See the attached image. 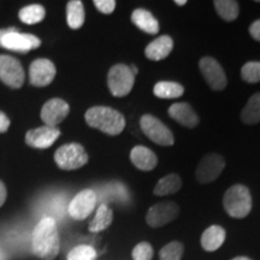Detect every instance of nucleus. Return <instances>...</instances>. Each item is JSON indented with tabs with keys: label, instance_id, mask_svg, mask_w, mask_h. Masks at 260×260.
I'll return each mask as SVG.
<instances>
[{
	"label": "nucleus",
	"instance_id": "f257e3e1",
	"mask_svg": "<svg viewBox=\"0 0 260 260\" xmlns=\"http://www.w3.org/2000/svg\"><path fill=\"white\" fill-rule=\"evenodd\" d=\"M59 233L56 220L51 217H45L32 232V253L42 260H54L59 253Z\"/></svg>",
	"mask_w": 260,
	"mask_h": 260
},
{
	"label": "nucleus",
	"instance_id": "f03ea898",
	"mask_svg": "<svg viewBox=\"0 0 260 260\" xmlns=\"http://www.w3.org/2000/svg\"><path fill=\"white\" fill-rule=\"evenodd\" d=\"M87 124L109 135H118L125 128V118L121 112L112 107L94 106L87 110Z\"/></svg>",
	"mask_w": 260,
	"mask_h": 260
},
{
	"label": "nucleus",
	"instance_id": "7ed1b4c3",
	"mask_svg": "<svg viewBox=\"0 0 260 260\" xmlns=\"http://www.w3.org/2000/svg\"><path fill=\"white\" fill-rule=\"evenodd\" d=\"M223 206L233 218H245L252 210L251 191L242 184L232 186L224 194Z\"/></svg>",
	"mask_w": 260,
	"mask_h": 260
},
{
	"label": "nucleus",
	"instance_id": "20e7f679",
	"mask_svg": "<svg viewBox=\"0 0 260 260\" xmlns=\"http://www.w3.org/2000/svg\"><path fill=\"white\" fill-rule=\"evenodd\" d=\"M41 40L32 34L19 32L15 28L0 30V47L9 51L27 53V52L40 47Z\"/></svg>",
	"mask_w": 260,
	"mask_h": 260
},
{
	"label": "nucleus",
	"instance_id": "39448f33",
	"mask_svg": "<svg viewBox=\"0 0 260 260\" xmlns=\"http://www.w3.org/2000/svg\"><path fill=\"white\" fill-rule=\"evenodd\" d=\"M88 159L83 146L76 142L63 145L54 153V161L61 170H76L86 165Z\"/></svg>",
	"mask_w": 260,
	"mask_h": 260
},
{
	"label": "nucleus",
	"instance_id": "423d86ee",
	"mask_svg": "<svg viewBox=\"0 0 260 260\" xmlns=\"http://www.w3.org/2000/svg\"><path fill=\"white\" fill-rule=\"evenodd\" d=\"M135 76L129 65L116 64L107 74V86L113 96H125L134 87Z\"/></svg>",
	"mask_w": 260,
	"mask_h": 260
},
{
	"label": "nucleus",
	"instance_id": "0eeeda50",
	"mask_svg": "<svg viewBox=\"0 0 260 260\" xmlns=\"http://www.w3.org/2000/svg\"><path fill=\"white\" fill-rule=\"evenodd\" d=\"M140 126L144 134L160 146H172L175 142L174 134L160 119L152 115H144L140 118Z\"/></svg>",
	"mask_w": 260,
	"mask_h": 260
},
{
	"label": "nucleus",
	"instance_id": "6e6552de",
	"mask_svg": "<svg viewBox=\"0 0 260 260\" xmlns=\"http://www.w3.org/2000/svg\"><path fill=\"white\" fill-rule=\"evenodd\" d=\"M225 168V160L218 153H210L203 157L197 170L195 178L199 183H210L216 181Z\"/></svg>",
	"mask_w": 260,
	"mask_h": 260
},
{
	"label": "nucleus",
	"instance_id": "1a4fd4ad",
	"mask_svg": "<svg viewBox=\"0 0 260 260\" xmlns=\"http://www.w3.org/2000/svg\"><path fill=\"white\" fill-rule=\"evenodd\" d=\"M23 67L16 58L2 54L0 56V80L11 88H21L24 83Z\"/></svg>",
	"mask_w": 260,
	"mask_h": 260
},
{
	"label": "nucleus",
	"instance_id": "9d476101",
	"mask_svg": "<svg viewBox=\"0 0 260 260\" xmlns=\"http://www.w3.org/2000/svg\"><path fill=\"white\" fill-rule=\"evenodd\" d=\"M180 214V207L172 201H161L149 207L146 222L151 228H160L171 223Z\"/></svg>",
	"mask_w": 260,
	"mask_h": 260
},
{
	"label": "nucleus",
	"instance_id": "9b49d317",
	"mask_svg": "<svg viewBox=\"0 0 260 260\" xmlns=\"http://www.w3.org/2000/svg\"><path fill=\"white\" fill-rule=\"evenodd\" d=\"M199 68L204 79L211 87V89L223 90L226 87V75L222 65L212 57H204L199 61Z\"/></svg>",
	"mask_w": 260,
	"mask_h": 260
},
{
	"label": "nucleus",
	"instance_id": "f8f14e48",
	"mask_svg": "<svg viewBox=\"0 0 260 260\" xmlns=\"http://www.w3.org/2000/svg\"><path fill=\"white\" fill-rule=\"evenodd\" d=\"M96 204V194L92 189L81 190L70 201L68 212L71 218L76 220H83L93 212Z\"/></svg>",
	"mask_w": 260,
	"mask_h": 260
},
{
	"label": "nucleus",
	"instance_id": "ddd939ff",
	"mask_svg": "<svg viewBox=\"0 0 260 260\" xmlns=\"http://www.w3.org/2000/svg\"><path fill=\"white\" fill-rule=\"evenodd\" d=\"M70 112V106L65 100L54 98L48 100L41 109V119L44 121L45 125L57 126L67 118Z\"/></svg>",
	"mask_w": 260,
	"mask_h": 260
},
{
	"label": "nucleus",
	"instance_id": "4468645a",
	"mask_svg": "<svg viewBox=\"0 0 260 260\" xmlns=\"http://www.w3.org/2000/svg\"><path fill=\"white\" fill-rule=\"evenodd\" d=\"M60 136V130L57 126H40V128L31 129L25 134V144L29 147L46 149L51 147Z\"/></svg>",
	"mask_w": 260,
	"mask_h": 260
},
{
	"label": "nucleus",
	"instance_id": "2eb2a0df",
	"mask_svg": "<svg viewBox=\"0 0 260 260\" xmlns=\"http://www.w3.org/2000/svg\"><path fill=\"white\" fill-rule=\"evenodd\" d=\"M56 67L48 59H37L29 68V80L35 87H46L54 80Z\"/></svg>",
	"mask_w": 260,
	"mask_h": 260
},
{
	"label": "nucleus",
	"instance_id": "dca6fc26",
	"mask_svg": "<svg viewBox=\"0 0 260 260\" xmlns=\"http://www.w3.org/2000/svg\"><path fill=\"white\" fill-rule=\"evenodd\" d=\"M169 116L171 117L174 121L180 123L181 125L186 126V128L193 129L199 124L200 119L198 117L197 112L194 111L188 103H175L169 107L168 110Z\"/></svg>",
	"mask_w": 260,
	"mask_h": 260
},
{
	"label": "nucleus",
	"instance_id": "f3484780",
	"mask_svg": "<svg viewBox=\"0 0 260 260\" xmlns=\"http://www.w3.org/2000/svg\"><path fill=\"white\" fill-rule=\"evenodd\" d=\"M174 48V40L169 35H161L147 45L145 48V56L149 60L159 61L165 59Z\"/></svg>",
	"mask_w": 260,
	"mask_h": 260
},
{
	"label": "nucleus",
	"instance_id": "a211bd4d",
	"mask_svg": "<svg viewBox=\"0 0 260 260\" xmlns=\"http://www.w3.org/2000/svg\"><path fill=\"white\" fill-rule=\"evenodd\" d=\"M130 160L136 169L141 171L153 170L158 164V158L154 152L145 146H135L130 152Z\"/></svg>",
	"mask_w": 260,
	"mask_h": 260
},
{
	"label": "nucleus",
	"instance_id": "6ab92c4d",
	"mask_svg": "<svg viewBox=\"0 0 260 260\" xmlns=\"http://www.w3.org/2000/svg\"><path fill=\"white\" fill-rule=\"evenodd\" d=\"M225 230L220 225H211L201 235V246L205 251L214 252L225 241Z\"/></svg>",
	"mask_w": 260,
	"mask_h": 260
},
{
	"label": "nucleus",
	"instance_id": "aec40b11",
	"mask_svg": "<svg viewBox=\"0 0 260 260\" xmlns=\"http://www.w3.org/2000/svg\"><path fill=\"white\" fill-rule=\"evenodd\" d=\"M132 22L139 29L149 35H154L159 32V23L157 18L145 9L134 10V12L132 14Z\"/></svg>",
	"mask_w": 260,
	"mask_h": 260
},
{
	"label": "nucleus",
	"instance_id": "412c9836",
	"mask_svg": "<svg viewBox=\"0 0 260 260\" xmlns=\"http://www.w3.org/2000/svg\"><path fill=\"white\" fill-rule=\"evenodd\" d=\"M182 187L181 177L176 174H170L168 176H164L158 181L155 184L153 193L158 197H165V195H170L177 193Z\"/></svg>",
	"mask_w": 260,
	"mask_h": 260
},
{
	"label": "nucleus",
	"instance_id": "4be33fe9",
	"mask_svg": "<svg viewBox=\"0 0 260 260\" xmlns=\"http://www.w3.org/2000/svg\"><path fill=\"white\" fill-rule=\"evenodd\" d=\"M153 93L160 99H176L183 95L184 87L172 81H160L154 86Z\"/></svg>",
	"mask_w": 260,
	"mask_h": 260
},
{
	"label": "nucleus",
	"instance_id": "5701e85b",
	"mask_svg": "<svg viewBox=\"0 0 260 260\" xmlns=\"http://www.w3.org/2000/svg\"><path fill=\"white\" fill-rule=\"evenodd\" d=\"M113 219V212L106 205H100L99 209L96 210L95 217L89 224L90 233H100L111 225Z\"/></svg>",
	"mask_w": 260,
	"mask_h": 260
},
{
	"label": "nucleus",
	"instance_id": "b1692460",
	"mask_svg": "<svg viewBox=\"0 0 260 260\" xmlns=\"http://www.w3.org/2000/svg\"><path fill=\"white\" fill-rule=\"evenodd\" d=\"M67 21L71 29H80L84 23V8L80 0H71L67 5Z\"/></svg>",
	"mask_w": 260,
	"mask_h": 260
},
{
	"label": "nucleus",
	"instance_id": "393cba45",
	"mask_svg": "<svg viewBox=\"0 0 260 260\" xmlns=\"http://www.w3.org/2000/svg\"><path fill=\"white\" fill-rule=\"evenodd\" d=\"M241 121L246 124H256L260 122V93L249 98L241 111Z\"/></svg>",
	"mask_w": 260,
	"mask_h": 260
},
{
	"label": "nucleus",
	"instance_id": "a878e982",
	"mask_svg": "<svg viewBox=\"0 0 260 260\" xmlns=\"http://www.w3.org/2000/svg\"><path fill=\"white\" fill-rule=\"evenodd\" d=\"M213 5L217 14H218L219 17L224 19V21H235L237 16H239V3L234 2V0H216V2L213 3Z\"/></svg>",
	"mask_w": 260,
	"mask_h": 260
},
{
	"label": "nucleus",
	"instance_id": "bb28decb",
	"mask_svg": "<svg viewBox=\"0 0 260 260\" xmlns=\"http://www.w3.org/2000/svg\"><path fill=\"white\" fill-rule=\"evenodd\" d=\"M46 11L42 5L32 4L19 10L18 17L25 24H37L45 18Z\"/></svg>",
	"mask_w": 260,
	"mask_h": 260
},
{
	"label": "nucleus",
	"instance_id": "cd10ccee",
	"mask_svg": "<svg viewBox=\"0 0 260 260\" xmlns=\"http://www.w3.org/2000/svg\"><path fill=\"white\" fill-rule=\"evenodd\" d=\"M183 252V245L178 241H174L162 247L159 252V258L160 260H181Z\"/></svg>",
	"mask_w": 260,
	"mask_h": 260
},
{
	"label": "nucleus",
	"instance_id": "c85d7f7f",
	"mask_svg": "<svg viewBox=\"0 0 260 260\" xmlns=\"http://www.w3.org/2000/svg\"><path fill=\"white\" fill-rule=\"evenodd\" d=\"M96 251L92 246L80 245L74 247L69 252L67 259L68 260H95Z\"/></svg>",
	"mask_w": 260,
	"mask_h": 260
},
{
	"label": "nucleus",
	"instance_id": "c756f323",
	"mask_svg": "<svg viewBox=\"0 0 260 260\" xmlns=\"http://www.w3.org/2000/svg\"><path fill=\"white\" fill-rule=\"evenodd\" d=\"M241 77L248 83L260 82V61H248L241 68Z\"/></svg>",
	"mask_w": 260,
	"mask_h": 260
},
{
	"label": "nucleus",
	"instance_id": "7c9ffc66",
	"mask_svg": "<svg viewBox=\"0 0 260 260\" xmlns=\"http://www.w3.org/2000/svg\"><path fill=\"white\" fill-rule=\"evenodd\" d=\"M133 259L134 260H152L153 258V247L148 242H140L133 249Z\"/></svg>",
	"mask_w": 260,
	"mask_h": 260
},
{
	"label": "nucleus",
	"instance_id": "2f4dec72",
	"mask_svg": "<svg viewBox=\"0 0 260 260\" xmlns=\"http://www.w3.org/2000/svg\"><path fill=\"white\" fill-rule=\"evenodd\" d=\"M93 4L95 5V8L104 15L112 14L116 9L115 0H94Z\"/></svg>",
	"mask_w": 260,
	"mask_h": 260
},
{
	"label": "nucleus",
	"instance_id": "473e14b6",
	"mask_svg": "<svg viewBox=\"0 0 260 260\" xmlns=\"http://www.w3.org/2000/svg\"><path fill=\"white\" fill-rule=\"evenodd\" d=\"M249 34H251V37L254 40L260 41V19L253 22L251 24V27H249Z\"/></svg>",
	"mask_w": 260,
	"mask_h": 260
},
{
	"label": "nucleus",
	"instance_id": "72a5a7b5",
	"mask_svg": "<svg viewBox=\"0 0 260 260\" xmlns=\"http://www.w3.org/2000/svg\"><path fill=\"white\" fill-rule=\"evenodd\" d=\"M10 128V119L4 112L0 111V133H5Z\"/></svg>",
	"mask_w": 260,
	"mask_h": 260
},
{
	"label": "nucleus",
	"instance_id": "f704fd0d",
	"mask_svg": "<svg viewBox=\"0 0 260 260\" xmlns=\"http://www.w3.org/2000/svg\"><path fill=\"white\" fill-rule=\"evenodd\" d=\"M6 197H8V190H6L5 184L0 181V207L3 206L6 200Z\"/></svg>",
	"mask_w": 260,
	"mask_h": 260
},
{
	"label": "nucleus",
	"instance_id": "c9c22d12",
	"mask_svg": "<svg viewBox=\"0 0 260 260\" xmlns=\"http://www.w3.org/2000/svg\"><path fill=\"white\" fill-rule=\"evenodd\" d=\"M129 68H130V70H132V73L134 74V76H136V75H138V73H139V69L136 68V65L132 64V65H129Z\"/></svg>",
	"mask_w": 260,
	"mask_h": 260
},
{
	"label": "nucleus",
	"instance_id": "e433bc0d",
	"mask_svg": "<svg viewBox=\"0 0 260 260\" xmlns=\"http://www.w3.org/2000/svg\"><path fill=\"white\" fill-rule=\"evenodd\" d=\"M175 4L178 6H183L187 4V0H176V2H175Z\"/></svg>",
	"mask_w": 260,
	"mask_h": 260
},
{
	"label": "nucleus",
	"instance_id": "4c0bfd02",
	"mask_svg": "<svg viewBox=\"0 0 260 260\" xmlns=\"http://www.w3.org/2000/svg\"><path fill=\"white\" fill-rule=\"evenodd\" d=\"M232 260H252V259L247 258V256H236V258H234Z\"/></svg>",
	"mask_w": 260,
	"mask_h": 260
}]
</instances>
